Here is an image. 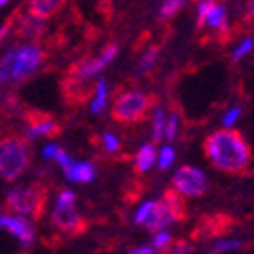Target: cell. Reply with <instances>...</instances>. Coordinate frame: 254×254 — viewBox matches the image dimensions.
<instances>
[{"mask_svg": "<svg viewBox=\"0 0 254 254\" xmlns=\"http://www.w3.org/2000/svg\"><path fill=\"white\" fill-rule=\"evenodd\" d=\"M10 0H0V6H4V4H8Z\"/></svg>", "mask_w": 254, "mask_h": 254, "instance_id": "836d02e7", "label": "cell"}, {"mask_svg": "<svg viewBox=\"0 0 254 254\" xmlns=\"http://www.w3.org/2000/svg\"><path fill=\"white\" fill-rule=\"evenodd\" d=\"M0 226L6 228L10 234L16 236L25 246L33 242L35 232H33V226L25 218H18V216H0Z\"/></svg>", "mask_w": 254, "mask_h": 254, "instance_id": "30bf717a", "label": "cell"}, {"mask_svg": "<svg viewBox=\"0 0 254 254\" xmlns=\"http://www.w3.org/2000/svg\"><path fill=\"white\" fill-rule=\"evenodd\" d=\"M63 171L69 181H79V183H90L96 177V171L90 163H75V161H67L63 165Z\"/></svg>", "mask_w": 254, "mask_h": 254, "instance_id": "7c38bea8", "label": "cell"}, {"mask_svg": "<svg viewBox=\"0 0 254 254\" xmlns=\"http://www.w3.org/2000/svg\"><path fill=\"white\" fill-rule=\"evenodd\" d=\"M157 57H159V49L157 47H153V49H149L142 57H140V61H138V69H136V75H142V73H146L153 65H155V61H157Z\"/></svg>", "mask_w": 254, "mask_h": 254, "instance_id": "ac0fdd59", "label": "cell"}, {"mask_svg": "<svg viewBox=\"0 0 254 254\" xmlns=\"http://www.w3.org/2000/svg\"><path fill=\"white\" fill-rule=\"evenodd\" d=\"M43 61V51L37 45H27L8 51L0 59V81H20L29 77Z\"/></svg>", "mask_w": 254, "mask_h": 254, "instance_id": "7a4b0ae2", "label": "cell"}, {"mask_svg": "<svg viewBox=\"0 0 254 254\" xmlns=\"http://www.w3.org/2000/svg\"><path fill=\"white\" fill-rule=\"evenodd\" d=\"M130 254H153V248H149V246H144V248H136L134 252H130Z\"/></svg>", "mask_w": 254, "mask_h": 254, "instance_id": "d6a6232c", "label": "cell"}, {"mask_svg": "<svg viewBox=\"0 0 254 254\" xmlns=\"http://www.w3.org/2000/svg\"><path fill=\"white\" fill-rule=\"evenodd\" d=\"M65 0H29V12L31 16H37V18H49L53 14H57Z\"/></svg>", "mask_w": 254, "mask_h": 254, "instance_id": "4fadbf2b", "label": "cell"}, {"mask_svg": "<svg viewBox=\"0 0 254 254\" xmlns=\"http://www.w3.org/2000/svg\"><path fill=\"white\" fill-rule=\"evenodd\" d=\"M173 159H175V153H173L171 146H163V151L159 155V167L161 169H167L169 165L173 163Z\"/></svg>", "mask_w": 254, "mask_h": 254, "instance_id": "603a6c76", "label": "cell"}, {"mask_svg": "<svg viewBox=\"0 0 254 254\" xmlns=\"http://www.w3.org/2000/svg\"><path fill=\"white\" fill-rule=\"evenodd\" d=\"M53 224L65 232H83L86 230V222L79 218L75 211V193L73 191H61L55 207H53Z\"/></svg>", "mask_w": 254, "mask_h": 254, "instance_id": "8992f818", "label": "cell"}, {"mask_svg": "<svg viewBox=\"0 0 254 254\" xmlns=\"http://www.w3.org/2000/svg\"><path fill=\"white\" fill-rule=\"evenodd\" d=\"M163 201L169 205V209L173 211L175 222H183V220L187 218V205H185L183 197L179 195V191H175V189H167Z\"/></svg>", "mask_w": 254, "mask_h": 254, "instance_id": "9a60e30c", "label": "cell"}, {"mask_svg": "<svg viewBox=\"0 0 254 254\" xmlns=\"http://www.w3.org/2000/svg\"><path fill=\"white\" fill-rule=\"evenodd\" d=\"M104 144H106V149H108L110 153H114L116 149H118V146H120V142H118V138L114 136V134H104Z\"/></svg>", "mask_w": 254, "mask_h": 254, "instance_id": "83f0119b", "label": "cell"}, {"mask_svg": "<svg viewBox=\"0 0 254 254\" xmlns=\"http://www.w3.org/2000/svg\"><path fill=\"white\" fill-rule=\"evenodd\" d=\"M57 149H59V146H55V144H47L45 149H43V157H45V159H55Z\"/></svg>", "mask_w": 254, "mask_h": 254, "instance_id": "4dcf8cb0", "label": "cell"}, {"mask_svg": "<svg viewBox=\"0 0 254 254\" xmlns=\"http://www.w3.org/2000/svg\"><path fill=\"white\" fill-rule=\"evenodd\" d=\"M214 6H216V0H201V2H199V8H197V29L205 27V18H207L209 10Z\"/></svg>", "mask_w": 254, "mask_h": 254, "instance_id": "44dd1931", "label": "cell"}, {"mask_svg": "<svg viewBox=\"0 0 254 254\" xmlns=\"http://www.w3.org/2000/svg\"><path fill=\"white\" fill-rule=\"evenodd\" d=\"M189 252V246L185 244V242H179L177 246H175V254H187Z\"/></svg>", "mask_w": 254, "mask_h": 254, "instance_id": "1f68e13d", "label": "cell"}, {"mask_svg": "<svg viewBox=\"0 0 254 254\" xmlns=\"http://www.w3.org/2000/svg\"><path fill=\"white\" fill-rule=\"evenodd\" d=\"M203 151L207 159L226 173H244L250 165V149L238 130L224 128L209 134L203 142Z\"/></svg>", "mask_w": 254, "mask_h": 254, "instance_id": "6da1fadb", "label": "cell"}, {"mask_svg": "<svg viewBox=\"0 0 254 254\" xmlns=\"http://www.w3.org/2000/svg\"><path fill=\"white\" fill-rule=\"evenodd\" d=\"M16 16H18V12H12V14H10V18L6 20V23H4L2 27H0V43L4 41V37H6V33L10 31V27H12V23L16 20Z\"/></svg>", "mask_w": 254, "mask_h": 254, "instance_id": "f1b7e54d", "label": "cell"}, {"mask_svg": "<svg viewBox=\"0 0 254 254\" xmlns=\"http://www.w3.org/2000/svg\"><path fill=\"white\" fill-rule=\"evenodd\" d=\"M165 122H167V118H165V110H163V108H157V112H155V120H153V140H155V142L163 140Z\"/></svg>", "mask_w": 254, "mask_h": 254, "instance_id": "d6986e66", "label": "cell"}, {"mask_svg": "<svg viewBox=\"0 0 254 254\" xmlns=\"http://www.w3.org/2000/svg\"><path fill=\"white\" fill-rule=\"evenodd\" d=\"M169 240H171V236H169L167 232H161V234H157L155 240H153V248H157V250H165L167 244H169Z\"/></svg>", "mask_w": 254, "mask_h": 254, "instance_id": "484cf974", "label": "cell"}, {"mask_svg": "<svg viewBox=\"0 0 254 254\" xmlns=\"http://www.w3.org/2000/svg\"><path fill=\"white\" fill-rule=\"evenodd\" d=\"M18 18V16H16ZM20 25H18V37L23 39H39L41 35L45 33V20L43 18H37V16H20Z\"/></svg>", "mask_w": 254, "mask_h": 254, "instance_id": "5bb4252c", "label": "cell"}, {"mask_svg": "<svg viewBox=\"0 0 254 254\" xmlns=\"http://www.w3.org/2000/svg\"><path fill=\"white\" fill-rule=\"evenodd\" d=\"M157 159V153H155V146L153 144H144L142 149L138 151L136 155V171L138 173H144V171H149V169L153 167Z\"/></svg>", "mask_w": 254, "mask_h": 254, "instance_id": "2e32d148", "label": "cell"}, {"mask_svg": "<svg viewBox=\"0 0 254 254\" xmlns=\"http://www.w3.org/2000/svg\"><path fill=\"white\" fill-rule=\"evenodd\" d=\"M29 138H39V136H57L61 132L59 124L51 120L49 114L45 112H29Z\"/></svg>", "mask_w": 254, "mask_h": 254, "instance_id": "9c48e42d", "label": "cell"}, {"mask_svg": "<svg viewBox=\"0 0 254 254\" xmlns=\"http://www.w3.org/2000/svg\"><path fill=\"white\" fill-rule=\"evenodd\" d=\"M250 49H252V39H246L244 41V43L234 51V55H232V59H234V61H240L246 53H250Z\"/></svg>", "mask_w": 254, "mask_h": 254, "instance_id": "d4e9b609", "label": "cell"}, {"mask_svg": "<svg viewBox=\"0 0 254 254\" xmlns=\"http://www.w3.org/2000/svg\"><path fill=\"white\" fill-rule=\"evenodd\" d=\"M234 248H240V242H220L214 250L209 254H222V252H228V250H234Z\"/></svg>", "mask_w": 254, "mask_h": 254, "instance_id": "4316f807", "label": "cell"}, {"mask_svg": "<svg viewBox=\"0 0 254 254\" xmlns=\"http://www.w3.org/2000/svg\"><path fill=\"white\" fill-rule=\"evenodd\" d=\"M240 108H232L228 114H226V118H224V126H232V124H234L236 120H238V116H240Z\"/></svg>", "mask_w": 254, "mask_h": 254, "instance_id": "f546056e", "label": "cell"}, {"mask_svg": "<svg viewBox=\"0 0 254 254\" xmlns=\"http://www.w3.org/2000/svg\"><path fill=\"white\" fill-rule=\"evenodd\" d=\"M29 149L27 142L18 136H6L0 140V177L14 181L27 171Z\"/></svg>", "mask_w": 254, "mask_h": 254, "instance_id": "3957f363", "label": "cell"}, {"mask_svg": "<svg viewBox=\"0 0 254 254\" xmlns=\"http://www.w3.org/2000/svg\"><path fill=\"white\" fill-rule=\"evenodd\" d=\"M173 222H175L173 211L169 209V205L161 199V201H155V203H153L151 214H149V218H146V228L153 230V232H157V230L167 228L169 224H173Z\"/></svg>", "mask_w": 254, "mask_h": 254, "instance_id": "8fae6325", "label": "cell"}, {"mask_svg": "<svg viewBox=\"0 0 254 254\" xmlns=\"http://www.w3.org/2000/svg\"><path fill=\"white\" fill-rule=\"evenodd\" d=\"M47 201V189L43 185H27L16 187L6 195V205L18 214H33L35 218H41Z\"/></svg>", "mask_w": 254, "mask_h": 254, "instance_id": "277c9868", "label": "cell"}, {"mask_svg": "<svg viewBox=\"0 0 254 254\" xmlns=\"http://www.w3.org/2000/svg\"><path fill=\"white\" fill-rule=\"evenodd\" d=\"M177 130H179V116L173 114L171 118H169V122H165V132H163V136H165L167 140H173V138L177 136Z\"/></svg>", "mask_w": 254, "mask_h": 254, "instance_id": "7402d4cb", "label": "cell"}, {"mask_svg": "<svg viewBox=\"0 0 254 254\" xmlns=\"http://www.w3.org/2000/svg\"><path fill=\"white\" fill-rule=\"evenodd\" d=\"M177 191L189 197H199L207 191V177L195 167H181L173 179Z\"/></svg>", "mask_w": 254, "mask_h": 254, "instance_id": "52a82bcc", "label": "cell"}, {"mask_svg": "<svg viewBox=\"0 0 254 254\" xmlns=\"http://www.w3.org/2000/svg\"><path fill=\"white\" fill-rule=\"evenodd\" d=\"M153 104V98L140 94V92H128V94H122L114 108H112V116L114 120L122 122V124H134L146 118V112H149Z\"/></svg>", "mask_w": 254, "mask_h": 254, "instance_id": "5b68a950", "label": "cell"}, {"mask_svg": "<svg viewBox=\"0 0 254 254\" xmlns=\"http://www.w3.org/2000/svg\"><path fill=\"white\" fill-rule=\"evenodd\" d=\"M183 4H185V0H165L163 6H161V10H159L161 18H171V16H175Z\"/></svg>", "mask_w": 254, "mask_h": 254, "instance_id": "ffe728a7", "label": "cell"}, {"mask_svg": "<svg viewBox=\"0 0 254 254\" xmlns=\"http://www.w3.org/2000/svg\"><path fill=\"white\" fill-rule=\"evenodd\" d=\"M153 203H155V201H146V203L140 205V209L136 211V218H134L136 224H144V222H146V218H149L151 209H153Z\"/></svg>", "mask_w": 254, "mask_h": 254, "instance_id": "cb8c5ba5", "label": "cell"}, {"mask_svg": "<svg viewBox=\"0 0 254 254\" xmlns=\"http://www.w3.org/2000/svg\"><path fill=\"white\" fill-rule=\"evenodd\" d=\"M116 53H118V47L116 45H108L102 51L100 57L81 59L79 63H75V65L71 67V77H75V79H90V77H94L98 71H102L116 57Z\"/></svg>", "mask_w": 254, "mask_h": 254, "instance_id": "ba28073f", "label": "cell"}, {"mask_svg": "<svg viewBox=\"0 0 254 254\" xmlns=\"http://www.w3.org/2000/svg\"><path fill=\"white\" fill-rule=\"evenodd\" d=\"M106 108V81L98 79L96 86V94H94V102H92V112L94 114H102Z\"/></svg>", "mask_w": 254, "mask_h": 254, "instance_id": "e0dca14e", "label": "cell"}]
</instances>
